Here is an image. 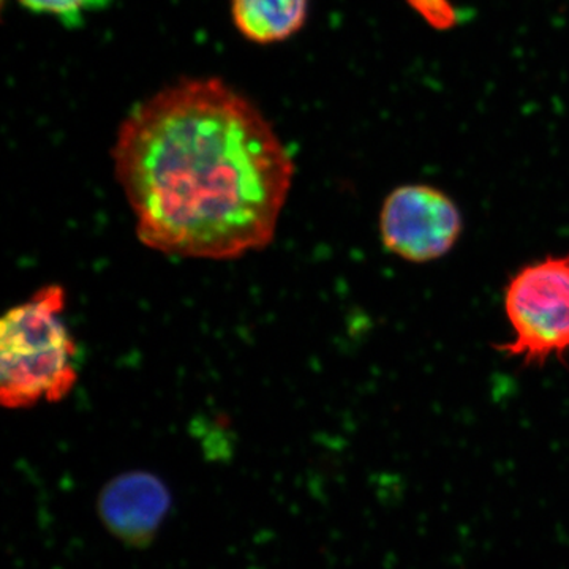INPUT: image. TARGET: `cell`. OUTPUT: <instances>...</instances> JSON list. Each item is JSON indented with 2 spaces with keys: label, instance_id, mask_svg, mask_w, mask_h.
<instances>
[{
  "label": "cell",
  "instance_id": "1",
  "mask_svg": "<svg viewBox=\"0 0 569 569\" xmlns=\"http://www.w3.org/2000/svg\"><path fill=\"white\" fill-rule=\"evenodd\" d=\"M112 164L142 244L192 260L271 244L295 179L274 127L217 78L182 80L137 104Z\"/></svg>",
  "mask_w": 569,
  "mask_h": 569
},
{
  "label": "cell",
  "instance_id": "2",
  "mask_svg": "<svg viewBox=\"0 0 569 569\" xmlns=\"http://www.w3.org/2000/svg\"><path fill=\"white\" fill-rule=\"evenodd\" d=\"M66 290L48 284L11 307L0 325V402L26 410L58 403L78 383L77 343L63 310Z\"/></svg>",
  "mask_w": 569,
  "mask_h": 569
},
{
  "label": "cell",
  "instance_id": "3",
  "mask_svg": "<svg viewBox=\"0 0 569 569\" xmlns=\"http://www.w3.org/2000/svg\"><path fill=\"white\" fill-rule=\"evenodd\" d=\"M511 339L497 346L522 366H545L569 355V253L548 254L509 277L503 293Z\"/></svg>",
  "mask_w": 569,
  "mask_h": 569
},
{
  "label": "cell",
  "instance_id": "4",
  "mask_svg": "<svg viewBox=\"0 0 569 569\" xmlns=\"http://www.w3.org/2000/svg\"><path fill=\"white\" fill-rule=\"evenodd\" d=\"M462 231L459 206L429 183L396 187L381 206V242L389 253L408 263L440 260L455 249Z\"/></svg>",
  "mask_w": 569,
  "mask_h": 569
},
{
  "label": "cell",
  "instance_id": "5",
  "mask_svg": "<svg viewBox=\"0 0 569 569\" xmlns=\"http://www.w3.org/2000/svg\"><path fill=\"white\" fill-rule=\"evenodd\" d=\"M97 508L116 538L130 546L148 545L170 511L171 492L149 471H126L104 486Z\"/></svg>",
  "mask_w": 569,
  "mask_h": 569
},
{
  "label": "cell",
  "instance_id": "6",
  "mask_svg": "<svg viewBox=\"0 0 569 569\" xmlns=\"http://www.w3.org/2000/svg\"><path fill=\"white\" fill-rule=\"evenodd\" d=\"M231 14L244 39L271 44L305 28L309 0H231Z\"/></svg>",
  "mask_w": 569,
  "mask_h": 569
},
{
  "label": "cell",
  "instance_id": "7",
  "mask_svg": "<svg viewBox=\"0 0 569 569\" xmlns=\"http://www.w3.org/2000/svg\"><path fill=\"white\" fill-rule=\"evenodd\" d=\"M33 13L51 14L67 24L80 21L82 14L107 7L110 0H18Z\"/></svg>",
  "mask_w": 569,
  "mask_h": 569
},
{
  "label": "cell",
  "instance_id": "8",
  "mask_svg": "<svg viewBox=\"0 0 569 569\" xmlns=\"http://www.w3.org/2000/svg\"><path fill=\"white\" fill-rule=\"evenodd\" d=\"M433 28H449L456 22V10L449 0H408Z\"/></svg>",
  "mask_w": 569,
  "mask_h": 569
}]
</instances>
